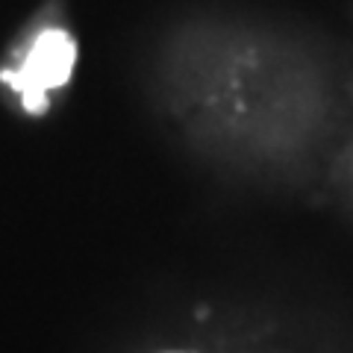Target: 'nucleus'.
I'll return each instance as SVG.
<instances>
[{
  "label": "nucleus",
  "mask_w": 353,
  "mask_h": 353,
  "mask_svg": "<svg viewBox=\"0 0 353 353\" xmlns=\"http://www.w3.org/2000/svg\"><path fill=\"white\" fill-rule=\"evenodd\" d=\"M74 57L77 48L71 36H65L62 30H48L36 39L21 71L6 74V83L24 94V106L30 112H44L48 109L44 94H48V88H57L71 77Z\"/></svg>",
  "instance_id": "obj_1"
}]
</instances>
